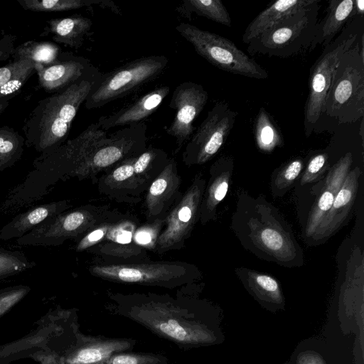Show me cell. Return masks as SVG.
<instances>
[{
  "label": "cell",
  "instance_id": "1",
  "mask_svg": "<svg viewBox=\"0 0 364 364\" xmlns=\"http://www.w3.org/2000/svg\"><path fill=\"white\" fill-rule=\"evenodd\" d=\"M193 283L181 287L175 295L109 291L105 309L183 350L210 346L218 340L214 318Z\"/></svg>",
  "mask_w": 364,
  "mask_h": 364
},
{
  "label": "cell",
  "instance_id": "2",
  "mask_svg": "<svg viewBox=\"0 0 364 364\" xmlns=\"http://www.w3.org/2000/svg\"><path fill=\"white\" fill-rule=\"evenodd\" d=\"M101 73L99 70L39 100L23 123L25 146L46 154L64 144L81 105Z\"/></svg>",
  "mask_w": 364,
  "mask_h": 364
},
{
  "label": "cell",
  "instance_id": "3",
  "mask_svg": "<svg viewBox=\"0 0 364 364\" xmlns=\"http://www.w3.org/2000/svg\"><path fill=\"white\" fill-rule=\"evenodd\" d=\"M94 277L105 281L159 287L173 289L193 282L196 268L178 261H151L147 258L111 259L101 258L88 267Z\"/></svg>",
  "mask_w": 364,
  "mask_h": 364
},
{
  "label": "cell",
  "instance_id": "4",
  "mask_svg": "<svg viewBox=\"0 0 364 364\" xmlns=\"http://www.w3.org/2000/svg\"><path fill=\"white\" fill-rule=\"evenodd\" d=\"M363 35L342 55L331 78L323 114L338 123L355 122L364 115Z\"/></svg>",
  "mask_w": 364,
  "mask_h": 364
},
{
  "label": "cell",
  "instance_id": "5",
  "mask_svg": "<svg viewBox=\"0 0 364 364\" xmlns=\"http://www.w3.org/2000/svg\"><path fill=\"white\" fill-rule=\"evenodd\" d=\"M123 217L108 206L87 205L48 218L16 239V243L22 246H58L67 240L78 241L97 226Z\"/></svg>",
  "mask_w": 364,
  "mask_h": 364
},
{
  "label": "cell",
  "instance_id": "6",
  "mask_svg": "<svg viewBox=\"0 0 364 364\" xmlns=\"http://www.w3.org/2000/svg\"><path fill=\"white\" fill-rule=\"evenodd\" d=\"M319 2L317 0L289 15L252 39L247 51L252 55L285 58L309 48L316 33Z\"/></svg>",
  "mask_w": 364,
  "mask_h": 364
},
{
  "label": "cell",
  "instance_id": "7",
  "mask_svg": "<svg viewBox=\"0 0 364 364\" xmlns=\"http://www.w3.org/2000/svg\"><path fill=\"white\" fill-rule=\"evenodd\" d=\"M164 55H149L135 59L109 72L101 73L85 101L87 109L100 108L122 98L158 77L166 69Z\"/></svg>",
  "mask_w": 364,
  "mask_h": 364
},
{
  "label": "cell",
  "instance_id": "8",
  "mask_svg": "<svg viewBox=\"0 0 364 364\" xmlns=\"http://www.w3.org/2000/svg\"><path fill=\"white\" fill-rule=\"evenodd\" d=\"M176 30L199 55L215 67L247 77L258 80L268 77L267 70L230 40L188 23H179Z\"/></svg>",
  "mask_w": 364,
  "mask_h": 364
},
{
  "label": "cell",
  "instance_id": "9",
  "mask_svg": "<svg viewBox=\"0 0 364 364\" xmlns=\"http://www.w3.org/2000/svg\"><path fill=\"white\" fill-rule=\"evenodd\" d=\"M146 129L145 122H141L115 131L88 154L72 174L94 181L100 172L140 155L147 148Z\"/></svg>",
  "mask_w": 364,
  "mask_h": 364
},
{
  "label": "cell",
  "instance_id": "10",
  "mask_svg": "<svg viewBox=\"0 0 364 364\" xmlns=\"http://www.w3.org/2000/svg\"><path fill=\"white\" fill-rule=\"evenodd\" d=\"M358 34L346 28L343 32L326 46L311 67L309 93L304 108V132L309 137L323 113L327 92L333 74L342 57L358 40Z\"/></svg>",
  "mask_w": 364,
  "mask_h": 364
},
{
  "label": "cell",
  "instance_id": "11",
  "mask_svg": "<svg viewBox=\"0 0 364 364\" xmlns=\"http://www.w3.org/2000/svg\"><path fill=\"white\" fill-rule=\"evenodd\" d=\"M205 180L197 175L182 193L164 219V228L156 240L155 250L159 254L180 250L190 237L200 218V208Z\"/></svg>",
  "mask_w": 364,
  "mask_h": 364
},
{
  "label": "cell",
  "instance_id": "12",
  "mask_svg": "<svg viewBox=\"0 0 364 364\" xmlns=\"http://www.w3.org/2000/svg\"><path fill=\"white\" fill-rule=\"evenodd\" d=\"M237 114L227 102H216L187 142L182 154L183 164L191 166L210 160L227 139Z\"/></svg>",
  "mask_w": 364,
  "mask_h": 364
},
{
  "label": "cell",
  "instance_id": "13",
  "mask_svg": "<svg viewBox=\"0 0 364 364\" xmlns=\"http://www.w3.org/2000/svg\"><path fill=\"white\" fill-rule=\"evenodd\" d=\"M208 99L207 91L198 83L186 81L175 88L169 107L176 111V115L166 132L176 139V152L193 135L195 130L193 122L203 109Z\"/></svg>",
  "mask_w": 364,
  "mask_h": 364
},
{
  "label": "cell",
  "instance_id": "14",
  "mask_svg": "<svg viewBox=\"0 0 364 364\" xmlns=\"http://www.w3.org/2000/svg\"><path fill=\"white\" fill-rule=\"evenodd\" d=\"M136 344V340L130 338L85 335L80 331L75 343L58 355L55 364H99L115 353L132 351Z\"/></svg>",
  "mask_w": 364,
  "mask_h": 364
},
{
  "label": "cell",
  "instance_id": "15",
  "mask_svg": "<svg viewBox=\"0 0 364 364\" xmlns=\"http://www.w3.org/2000/svg\"><path fill=\"white\" fill-rule=\"evenodd\" d=\"M35 70L39 87L46 92L53 94L99 71V69L82 56L62 52L57 62L46 66L35 64Z\"/></svg>",
  "mask_w": 364,
  "mask_h": 364
},
{
  "label": "cell",
  "instance_id": "16",
  "mask_svg": "<svg viewBox=\"0 0 364 364\" xmlns=\"http://www.w3.org/2000/svg\"><path fill=\"white\" fill-rule=\"evenodd\" d=\"M181 186V178L176 162L173 159H169L166 167L146 191L144 207L149 223L165 219L182 194Z\"/></svg>",
  "mask_w": 364,
  "mask_h": 364
},
{
  "label": "cell",
  "instance_id": "17",
  "mask_svg": "<svg viewBox=\"0 0 364 364\" xmlns=\"http://www.w3.org/2000/svg\"><path fill=\"white\" fill-rule=\"evenodd\" d=\"M134 157L126 159L104 172L97 179L99 191L119 202L136 203L149 187L134 173Z\"/></svg>",
  "mask_w": 364,
  "mask_h": 364
},
{
  "label": "cell",
  "instance_id": "18",
  "mask_svg": "<svg viewBox=\"0 0 364 364\" xmlns=\"http://www.w3.org/2000/svg\"><path fill=\"white\" fill-rule=\"evenodd\" d=\"M169 92L168 85L156 87L119 110L100 117L97 122L102 130L107 132L114 127L143 122L158 109Z\"/></svg>",
  "mask_w": 364,
  "mask_h": 364
},
{
  "label": "cell",
  "instance_id": "19",
  "mask_svg": "<svg viewBox=\"0 0 364 364\" xmlns=\"http://www.w3.org/2000/svg\"><path fill=\"white\" fill-rule=\"evenodd\" d=\"M360 174L361 170L358 166L349 171L330 210L312 236L314 240H321L331 236L347 218L355 198Z\"/></svg>",
  "mask_w": 364,
  "mask_h": 364
},
{
  "label": "cell",
  "instance_id": "20",
  "mask_svg": "<svg viewBox=\"0 0 364 364\" xmlns=\"http://www.w3.org/2000/svg\"><path fill=\"white\" fill-rule=\"evenodd\" d=\"M353 161L351 153L342 156L331 168L326 178L323 189L310 212L306 235L312 237L318 225L330 210L335 197L350 171Z\"/></svg>",
  "mask_w": 364,
  "mask_h": 364
},
{
  "label": "cell",
  "instance_id": "21",
  "mask_svg": "<svg viewBox=\"0 0 364 364\" xmlns=\"http://www.w3.org/2000/svg\"><path fill=\"white\" fill-rule=\"evenodd\" d=\"M69 207V200L50 202L33 207L17 215L6 224L0 230V239L9 240L20 238L48 218L65 211Z\"/></svg>",
  "mask_w": 364,
  "mask_h": 364
},
{
  "label": "cell",
  "instance_id": "22",
  "mask_svg": "<svg viewBox=\"0 0 364 364\" xmlns=\"http://www.w3.org/2000/svg\"><path fill=\"white\" fill-rule=\"evenodd\" d=\"M92 26L90 18L80 14L52 18L46 21L40 36H50L58 43L77 49L83 45Z\"/></svg>",
  "mask_w": 364,
  "mask_h": 364
},
{
  "label": "cell",
  "instance_id": "23",
  "mask_svg": "<svg viewBox=\"0 0 364 364\" xmlns=\"http://www.w3.org/2000/svg\"><path fill=\"white\" fill-rule=\"evenodd\" d=\"M317 0H279L261 11L247 26L242 41L248 44L267 30L289 15L315 3Z\"/></svg>",
  "mask_w": 364,
  "mask_h": 364
},
{
  "label": "cell",
  "instance_id": "24",
  "mask_svg": "<svg viewBox=\"0 0 364 364\" xmlns=\"http://www.w3.org/2000/svg\"><path fill=\"white\" fill-rule=\"evenodd\" d=\"M211 177L204 189L200 208V218L202 224L213 219L218 205L226 196L231 175L230 160L220 159L211 167Z\"/></svg>",
  "mask_w": 364,
  "mask_h": 364
},
{
  "label": "cell",
  "instance_id": "25",
  "mask_svg": "<svg viewBox=\"0 0 364 364\" xmlns=\"http://www.w3.org/2000/svg\"><path fill=\"white\" fill-rule=\"evenodd\" d=\"M354 1L331 0L329 1L326 16L317 24L316 36L309 48V51L314 50L318 45L326 47L333 41L347 21L350 17L355 16Z\"/></svg>",
  "mask_w": 364,
  "mask_h": 364
},
{
  "label": "cell",
  "instance_id": "26",
  "mask_svg": "<svg viewBox=\"0 0 364 364\" xmlns=\"http://www.w3.org/2000/svg\"><path fill=\"white\" fill-rule=\"evenodd\" d=\"M35 72V64L28 60H13L0 68V100L17 95Z\"/></svg>",
  "mask_w": 364,
  "mask_h": 364
},
{
  "label": "cell",
  "instance_id": "27",
  "mask_svg": "<svg viewBox=\"0 0 364 364\" xmlns=\"http://www.w3.org/2000/svg\"><path fill=\"white\" fill-rule=\"evenodd\" d=\"M27 11L36 12H58L99 5L121 14L119 7L111 0H17Z\"/></svg>",
  "mask_w": 364,
  "mask_h": 364
},
{
  "label": "cell",
  "instance_id": "28",
  "mask_svg": "<svg viewBox=\"0 0 364 364\" xmlns=\"http://www.w3.org/2000/svg\"><path fill=\"white\" fill-rule=\"evenodd\" d=\"M62 51L55 43L48 41H28L15 47L11 57L13 60H28L43 66L57 62Z\"/></svg>",
  "mask_w": 364,
  "mask_h": 364
},
{
  "label": "cell",
  "instance_id": "29",
  "mask_svg": "<svg viewBox=\"0 0 364 364\" xmlns=\"http://www.w3.org/2000/svg\"><path fill=\"white\" fill-rule=\"evenodd\" d=\"M176 9L185 18H191L195 14L224 26H231L230 14L220 0H184Z\"/></svg>",
  "mask_w": 364,
  "mask_h": 364
},
{
  "label": "cell",
  "instance_id": "30",
  "mask_svg": "<svg viewBox=\"0 0 364 364\" xmlns=\"http://www.w3.org/2000/svg\"><path fill=\"white\" fill-rule=\"evenodd\" d=\"M25 138L14 128L0 127V172L12 166L22 156Z\"/></svg>",
  "mask_w": 364,
  "mask_h": 364
},
{
  "label": "cell",
  "instance_id": "31",
  "mask_svg": "<svg viewBox=\"0 0 364 364\" xmlns=\"http://www.w3.org/2000/svg\"><path fill=\"white\" fill-rule=\"evenodd\" d=\"M255 135L257 144L262 151H272L283 142L277 125L264 107L259 109L256 117Z\"/></svg>",
  "mask_w": 364,
  "mask_h": 364
},
{
  "label": "cell",
  "instance_id": "32",
  "mask_svg": "<svg viewBox=\"0 0 364 364\" xmlns=\"http://www.w3.org/2000/svg\"><path fill=\"white\" fill-rule=\"evenodd\" d=\"M36 266V262L16 250L0 247V280L19 274Z\"/></svg>",
  "mask_w": 364,
  "mask_h": 364
},
{
  "label": "cell",
  "instance_id": "33",
  "mask_svg": "<svg viewBox=\"0 0 364 364\" xmlns=\"http://www.w3.org/2000/svg\"><path fill=\"white\" fill-rule=\"evenodd\" d=\"M99 364H169V362L161 353L132 350L115 353Z\"/></svg>",
  "mask_w": 364,
  "mask_h": 364
},
{
  "label": "cell",
  "instance_id": "34",
  "mask_svg": "<svg viewBox=\"0 0 364 364\" xmlns=\"http://www.w3.org/2000/svg\"><path fill=\"white\" fill-rule=\"evenodd\" d=\"M250 287L259 295L273 301L279 302L282 294L278 282L272 277L254 272H248Z\"/></svg>",
  "mask_w": 364,
  "mask_h": 364
},
{
  "label": "cell",
  "instance_id": "35",
  "mask_svg": "<svg viewBox=\"0 0 364 364\" xmlns=\"http://www.w3.org/2000/svg\"><path fill=\"white\" fill-rule=\"evenodd\" d=\"M30 291V287L23 284L0 289V316L20 302Z\"/></svg>",
  "mask_w": 364,
  "mask_h": 364
},
{
  "label": "cell",
  "instance_id": "36",
  "mask_svg": "<svg viewBox=\"0 0 364 364\" xmlns=\"http://www.w3.org/2000/svg\"><path fill=\"white\" fill-rule=\"evenodd\" d=\"M164 220H158L136 229L133 235L136 244L145 247L154 248L156 240L164 228Z\"/></svg>",
  "mask_w": 364,
  "mask_h": 364
},
{
  "label": "cell",
  "instance_id": "37",
  "mask_svg": "<svg viewBox=\"0 0 364 364\" xmlns=\"http://www.w3.org/2000/svg\"><path fill=\"white\" fill-rule=\"evenodd\" d=\"M258 240L264 247L274 253H282L287 247L284 236L272 228L261 229L258 232Z\"/></svg>",
  "mask_w": 364,
  "mask_h": 364
},
{
  "label": "cell",
  "instance_id": "38",
  "mask_svg": "<svg viewBox=\"0 0 364 364\" xmlns=\"http://www.w3.org/2000/svg\"><path fill=\"white\" fill-rule=\"evenodd\" d=\"M116 222L117 221L105 223L90 231L77 241L76 250L80 252L90 250L92 247L99 244L105 237V235L108 232L112 225Z\"/></svg>",
  "mask_w": 364,
  "mask_h": 364
},
{
  "label": "cell",
  "instance_id": "39",
  "mask_svg": "<svg viewBox=\"0 0 364 364\" xmlns=\"http://www.w3.org/2000/svg\"><path fill=\"white\" fill-rule=\"evenodd\" d=\"M303 168V163L300 159H295L289 162L279 173L275 185L279 190L289 186L299 175Z\"/></svg>",
  "mask_w": 364,
  "mask_h": 364
},
{
  "label": "cell",
  "instance_id": "40",
  "mask_svg": "<svg viewBox=\"0 0 364 364\" xmlns=\"http://www.w3.org/2000/svg\"><path fill=\"white\" fill-rule=\"evenodd\" d=\"M328 155L325 153L314 156L309 161L307 168L301 178V183L304 185L314 181L326 164Z\"/></svg>",
  "mask_w": 364,
  "mask_h": 364
},
{
  "label": "cell",
  "instance_id": "41",
  "mask_svg": "<svg viewBox=\"0 0 364 364\" xmlns=\"http://www.w3.org/2000/svg\"><path fill=\"white\" fill-rule=\"evenodd\" d=\"M16 38V36L11 34H5L0 38V62L11 57Z\"/></svg>",
  "mask_w": 364,
  "mask_h": 364
},
{
  "label": "cell",
  "instance_id": "42",
  "mask_svg": "<svg viewBox=\"0 0 364 364\" xmlns=\"http://www.w3.org/2000/svg\"><path fill=\"white\" fill-rule=\"evenodd\" d=\"M354 14L358 17H362L364 14V1L355 0L354 1Z\"/></svg>",
  "mask_w": 364,
  "mask_h": 364
},
{
  "label": "cell",
  "instance_id": "43",
  "mask_svg": "<svg viewBox=\"0 0 364 364\" xmlns=\"http://www.w3.org/2000/svg\"><path fill=\"white\" fill-rule=\"evenodd\" d=\"M9 105V100H0V115L5 111Z\"/></svg>",
  "mask_w": 364,
  "mask_h": 364
},
{
  "label": "cell",
  "instance_id": "44",
  "mask_svg": "<svg viewBox=\"0 0 364 364\" xmlns=\"http://www.w3.org/2000/svg\"><path fill=\"white\" fill-rule=\"evenodd\" d=\"M304 364H318L317 360H309V361H306L304 363Z\"/></svg>",
  "mask_w": 364,
  "mask_h": 364
}]
</instances>
